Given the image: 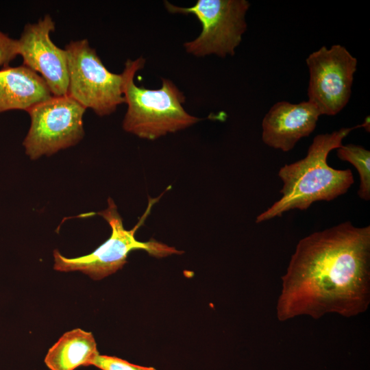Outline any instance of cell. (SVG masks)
Instances as JSON below:
<instances>
[{
  "instance_id": "1",
  "label": "cell",
  "mask_w": 370,
  "mask_h": 370,
  "mask_svg": "<svg viewBox=\"0 0 370 370\" xmlns=\"http://www.w3.org/2000/svg\"><path fill=\"white\" fill-rule=\"evenodd\" d=\"M282 281L279 321L365 312L370 302V226L346 221L303 238Z\"/></svg>"
},
{
  "instance_id": "2",
  "label": "cell",
  "mask_w": 370,
  "mask_h": 370,
  "mask_svg": "<svg viewBox=\"0 0 370 370\" xmlns=\"http://www.w3.org/2000/svg\"><path fill=\"white\" fill-rule=\"evenodd\" d=\"M359 125L316 136L306 156L280 168L278 176L283 182L281 198L260 213L256 222L281 217L291 210L308 209L313 203L332 201L345 194L354 184L350 169H335L328 165L330 152L342 145L343 140Z\"/></svg>"
},
{
  "instance_id": "3",
  "label": "cell",
  "mask_w": 370,
  "mask_h": 370,
  "mask_svg": "<svg viewBox=\"0 0 370 370\" xmlns=\"http://www.w3.org/2000/svg\"><path fill=\"white\" fill-rule=\"evenodd\" d=\"M145 64L143 57L128 59L121 73L123 93L127 105L123 130L140 138L153 140L201 121L184 110L186 97L171 79L162 78L158 89L139 87L134 83L135 74Z\"/></svg>"
},
{
  "instance_id": "4",
  "label": "cell",
  "mask_w": 370,
  "mask_h": 370,
  "mask_svg": "<svg viewBox=\"0 0 370 370\" xmlns=\"http://www.w3.org/2000/svg\"><path fill=\"white\" fill-rule=\"evenodd\" d=\"M158 199H150L140 221L132 229L126 230L114 201L108 198L107 208L97 214L110 225L112 230L110 238L92 253L79 257L69 258L54 250L53 269L64 272L81 271L98 280L121 269L126 263L129 253L134 250L143 249L157 258L180 254L182 251L153 239L142 242L135 237L137 230L143 224L151 208Z\"/></svg>"
},
{
  "instance_id": "5",
  "label": "cell",
  "mask_w": 370,
  "mask_h": 370,
  "mask_svg": "<svg viewBox=\"0 0 370 370\" xmlns=\"http://www.w3.org/2000/svg\"><path fill=\"white\" fill-rule=\"evenodd\" d=\"M171 14H193L201 25L200 34L184 43L188 53L197 57L214 54L221 58L234 56L247 29L245 16L249 8L246 0H198L182 8L164 1Z\"/></svg>"
},
{
  "instance_id": "6",
  "label": "cell",
  "mask_w": 370,
  "mask_h": 370,
  "mask_svg": "<svg viewBox=\"0 0 370 370\" xmlns=\"http://www.w3.org/2000/svg\"><path fill=\"white\" fill-rule=\"evenodd\" d=\"M67 55V95L100 116L114 112L125 103L123 75L110 72L87 39L72 40Z\"/></svg>"
},
{
  "instance_id": "7",
  "label": "cell",
  "mask_w": 370,
  "mask_h": 370,
  "mask_svg": "<svg viewBox=\"0 0 370 370\" xmlns=\"http://www.w3.org/2000/svg\"><path fill=\"white\" fill-rule=\"evenodd\" d=\"M86 108L69 95L39 103L27 112L30 127L23 145L32 160L53 153L78 143L84 136Z\"/></svg>"
},
{
  "instance_id": "8",
  "label": "cell",
  "mask_w": 370,
  "mask_h": 370,
  "mask_svg": "<svg viewBox=\"0 0 370 370\" xmlns=\"http://www.w3.org/2000/svg\"><path fill=\"white\" fill-rule=\"evenodd\" d=\"M306 62L310 74L308 101L321 115L338 114L349 101L357 59L345 47L334 45L322 46Z\"/></svg>"
},
{
  "instance_id": "9",
  "label": "cell",
  "mask_w": 370,
  "mask_h": 370,
  "mask_svg": "<svg viewBox=\"0 0 370 370\" xmlns=\"http://www.w3.org/2000/svg\"><path fill=\"white\" fill-rule=\"evenodd\" d=\"M55 22L45 14L36 23H27L18 40V55L23 65L39 73L53 96L67 95L69 76L66 51L50 38Z\"/></svg>"
},
{
  "instance_id": "10",
  "label": "cell",
  "mask_w": 370,
  "mask_h": 370,
  "mask_svg": "<svg viewBox=\"0 0 370 370\" xmlns=\"http://www.w3.org/2000/svg\"><path fill=\"white\" fill-rule=\"evenodd\" d=\"M321 114L308 101L275 103L262 122V140L267 146L287 152L315 129Z\"/></svg>"
},
{
  "instance_id": "11",
  "label": "cell",
  "mask_w": 370,
  "mask_h": 370,
  "mask_svg": "<svg viewBox=\"0 0 370 370\" xmlns=\"http://www.w3.org/2000/svg\"><path fill=\"white\" fill-rule=\"evenodd\" d=\"M52 96L42 77L26 66L0 69V113L11 110L27 112Z\"/></svg>"
},
{
  "instance_id": "12",
  "label": "cell",
  "mask_w": 370,
  "mask_h": 370,
  "mask_svg": "<svg viewBox=\"0 0 370 370\" xmlns=\"http://www.w3.org/2000/svg\"><path fill=\"white\" fill-rule=\"evenodd\" d=\"M99 354L92 334L76 328L65 332L48 350L45 363L50 370H75L92 365Z\"/></svg>"
},
{
  "instance_id": "13",
  "label": "cell",
  "mask_w": 370,
  "mask_h": 370,
  "mask_svg": "<svg viewBox=\"0 0 370 370\" xmlns=\"http://www.w3.org/2000/svg\"><path fill=\"white\" fill-rule=\"evenodd\" d=\"M337 156L354 165L360 177L358 195L360 198L370 199V151L360 145L348 144L336 149Z\"/></svg>"
},
{
  "instance_id": "14",
  "label": "cell",
  "mask_w": 370,
  "mask_h": 370,
  "mask_svg": "<svg viewBox=\"0 0 370 370\" xmlns=\"http://www.w3.org/2000/svg\"><path fill=\"white\" fill-rule=\"evenodd\" d=\"M92 365L101 370H156L151 367H143L132 364L121 358L99 354Z\"/></svg>"
},
{
  "instance_id": "15",
  "label": "cell",
  "mask_w": 370,
  "mask_h": 370,
  "mask_svg": "<svg viewBox=\"0 0 370 370\" xmlns=\"http://www.w3.org/2000/svg\"><path fill=\"white\" fill-rule=\"evenodd\" d=\"M18 55V40L10 38L0 30V67L8 66Z\"/></svg>"
},
{
  "instance_id": "16",
  "label": "cell",
  "mask_w": 370,
  "mask_h": 370,
  "mask_svg": "<svg viewBox=\"0 0 370 370\" xmlns=\"http://www.w3.org/2000/svg\"><path fill=\"white\" fill-rule=\"evenodd\" d=\"M360 127H364L366 131L369 132V116L365 118L363 123L360 125Z\"/></svg>"
}]
</instances>
